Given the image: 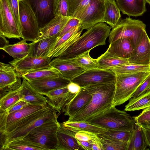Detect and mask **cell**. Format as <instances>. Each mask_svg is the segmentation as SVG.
I'll return each mask as SVG.
<instances>
[{
  "mask_svg": "<svg viewBox=\"0 0 150 150\" xmlns=\"http://www.w3.org/2000/svg\"><path fill=\"white\" fill-rule=\"evenodd\" d=\"M92 96L90 102L73 116L69 122H86L112 107L115 82L90 85L84 87Z\"/></svg>",
  "mask_w": 150,
  "mask_h": 150,
  "instance_id": "cell-1",
  "label": "cell"
},
{
  "mask_svg": "<svg viewBox=\"0 0 150 150\" xmlns=\"http://www.w3.org/2000/svg\"><path fill=\"white\" fill-rule=\"evenodd\" d=\"M56 111L47 105L43 109L25 117L1 134V148L13 141L23 139L34 128L52 120H57Z\"/></svg>",
  "mask_w": 150,
  "mask_h": 150,
  "instance_id": "cell-2",
  "label": "cell"
},
{
  "mask_svg": "<svg viewBox=\"0 0 150 150\" xmlns=\"http://www.w3.org/2000/svg\"><path fill=\"white\" fill-rule=\"evenodd\" d=\"M111 28L104 22L96 24L57 57L60 59L74 58L96 47L105 45Z\"/></svg>",
  "mask_w": 150,
  "mask_h": 150,
  "instance_id": "cell-3",
  "label": "cell"
},
{
  "mask_svg": "<svg viewBox=\"0 0 150 150\" xmlns=\"http://www.w3.org/2000/svg\"><path fill=\"white\" fill-rule=\"evenodd\" d=\"M106 129L132 131L135 121L133 117L125 110H119L115 106L86 121Z\"/></svg>",
  "mask_w": 150,
  "mask_h": 150,
  "instance_id": "cell-4",
  "label": "cell"
},
{
  "mask_svg": "<svg viewBox=\"0 0 150 150\" xmlns=\"http://www.w3.org/2000/svg\"><path fill=\"white\" fill-rule=\"evenodd\" d=\"M150 71L116 75L115 90L112 106L120 105L131 98Z\"/></svg>",
  "mask_w": 150,
  "mask_h": 150,
  "instance_id": "cell-5",
  "label": "cell"
},
{
  "mask_svg": "<svg viewBox=\"0 0 150 150\" xmlns=\"http://www.w3.org/2000/svg\"><path fill=\"white\" fill-rule=\"evenodd\" d=\"M60 124L57 120L47 122L31 130L23 139L35 143L45 150H57Z\"/></svg>",
  "mask_w": 150,
  "mask_h": 150,
  "instance_id": "cell-6",
  "label": "cell"
},
{
  "mask_svg": "<svg viewBox=\"0 0 150 150\" xmlns=\"http://www.w3.org/2000/svg\"><path fill=\"white\" fill-rule=\"evenodd\" d=\"M146 31V25L142 21L127 17L121 20L112 28L109 36V42L110 43L119 38H127L131 40L134 48Z\"/></svg>",
  "mask_w": 150,
  "mask_h": 150,
  "instance_id": "cell-7",
  "label": "cell"
},
{
  "mask_svg": "<svg viewBox=\"0 0 150 150\" xmlns=\"http://www.w3.org/2000/svg\"><path fill=\"white\" fill-rule=\"evenodd\" d=\"M18 3L22 39L34 42L38 38L40 29L37 17L28 1L19 0Z\"/></svg>",
  "mask_w": 150,
  "mask_h": 150,
  "instance_id": "cell-8",
  "label": "cell"
},
{
  "mask_svg": "<svg viewBox=\"0 0 150 150\" xmlns=\"http://www.w3.org/2000/svg\"><path fill=\"white\" fill-rule=\"evenodd\" d=\"M0 35L9 39L23 38L21 29L14 19L8 0H0Z\"/></svg>",
  "mask_w": 150,
  "mask_h": 150,
  "instance_id": "cell-9",
  "label": "cell"
},
{
  "mask_svg": "<svg viewBox=\"0 0 150 150\" xmlns=\"http://www.w3.org/2000/svg\"><path fill=\"white\" fill-rule=\"evenodd\" d=\"M116 76L111 70L97 68L87 70L71 80L82 88L90 85L115 83Z\"/></svg>",
  "mask_w": 150,
  "mask_h": 150,
  "instance_id": "cell-10",
  "label": "cell"
},
{
  "mask_svg": "<svg viewBox=\"0 0 150 150\" xmlns=\"http://www.w3.org/2000/svg\"><path fill=\"white\" fill-rule=\"evenodd\" d=\"M105 0H92L76 18L81 22V30H88L96 24L104 22Z\"/></svg>",
  "mask_w": 150,
  "mask_h": 150,
  "instance_id": "cell-11",
  "label": "cell"
},
{
  "mask_svg": "<svg viewBox=\"0 0 150 150\" xmlns=\"http://www.w3.org/2000/svg\"><path fill=\"white\" fill-rule=\"evenodd\" d=\"M29 105L23 108L10 114L5 112H0V132L3 133L6 129L25 117L39 111L47 105Z\"/></svg>",
  "mask_w": 150,
  "mask_h": 150,
  "instance_id": "cell-12",
  "label": "cell"
},
{
  "mask_svg": "<svg viewBox=\"0 0 150 150\" xmlns=\"http://www.w3.org/2000/svg\"><path fill=\"white\" fill-rule=\"evenodd\" d=\"M52 59L47 57H39L28 55L20 59H13L8 62L21 74L50 66Z\"/></svg>",
  "mask_w": 150,
  "mask_h": 150,
  "instance_id": "cell-13",
  "label": "cell"
},
{
  "mask_svg": "<svg viewBox=\"0 0 150 150\" xmlns=\"http://www.w3.org/2000/svg\"><path fill=\"white\" fill-rule=\"evenodd\" d=\"M83 30L80 25L58 38L55 43L49 51L46 57L52 59L59 56L77 40Z\"/></svg>",
  "mask_w": 150,
  "mask_h": 150,
  "instance_id": "cell-14",
  "label": "cell"
},
{
  "mask_svg": "<svg viewBox=\"0 0 150 150\" xmlns=\"http://www.w3.org/2000/svg\"><path fill=\"white\" fill-rule=\"evenodd\" d=\"M50 65L57 69L63 76L70 80L87 70L80 65L74 58L60 59L55 58L51 60Z\"/></svg>",
  "mask_w": 150,
  "mask_h": 150,
  "instance_id": "cell-15",
  "label": "cell"
},
{
  "mask_svg": "<svg viewBox=\"0 0 150 150\" xmlns=\"http://www.w3.org/2000/svg\"><path fill=\"white\" fill-rule=\"evenodd\" d=\"M77 93L70 92L67 86L54 89L48 92L45 96L47 103L57 112H60Z\"/></svg>",
  "mask_w": 150,
  "mask_h": 150,
  "instance_id": "cell-16",
  "label": "cell"
},
{
  "mask_svg": "<svg viewBox=\"0 0 150 150\" xmlns=\"http://www.w3.org/2000/svg\"><path fill=\"white\" fill-rule=\"evenodd\" d=\"M38 93L45 95L49 91L56 88L67 86L71 81L60 74L59 77L48 78L27 81Z\"/></svg>",
  "mask_w": 150,
  "mask_h": 150,
  "instance_id": "cell-17",
  "label": "cell"
},
{
  "mask_svg": "<svg viewBox=\"0 0 150 150\" xmlns=\"http://www.w3.org/2000/svg\"><path fill=\"white\" fill-rule=\"evenodd\" d=\"M128 61L130 64H150V39L146 31L139 44L133 50Z\"/></svg>",
  "mask_w": 150,
  "mask_h": 150,
  "instance_id": "cell-18",
  "label": "cell"
},
{
  "mask_svg": "<svg viewBox=\"0 0 150 150\" xmlns=\"http://www.w3.org/2000/svg\"><path fill=\"white\" fill-rule=\"evenodd\" d=\"M26 0L30 3L37 17L40 28L54 17L53 0Z\"/></svg>",
  "mask_w": 150,
  "mask_h": 150,
  "instance_id": "cell-19",
  "label": "cell"
},
{
  "mask_svg": "<svg viewBox=\"0 0 150 150\" xmlns=\"http://www.w3.org/2000/svg\"><path fill=\"white\" fill-rule=\"evenodd\" d=\"M70 17L61 15L54 16L49 22L40 28L38 38L35 41L54 36L58 37Z\"/></svg>",
  "mask_w": 150,
  "mask_h": 150,
  "instance_id": "cell-20",
  "label": "cell"
},
{
  "mask_svg": "<svg viewBox=\"0 0 150 150\" xmlns=\"http://www.w3.org/2000/svg\"><path fill=\"white\" fill-rule=\"evenodd\" d=\"M92 96L84 87H82L74 98L62 110L64 115L71 117L80 111L91 100Z\"/></svg>",
  "mask_w": 150,
  "mask_h": 150,
  "instance_id": "cell-21",
  "label": "cell"
},
{
  "mask_svg": "<svg viewBox=\"0 0 150 150\" xmlns=\"http://www.w3.org/2000/svg\"><path fill=\"white\" fill-rule=\"evenodd\" d=\"M75 133L60 124L57 131V150H82L75 137Z\"/></svg>",
  "mask_w": 150,
  "mask_h": 150,
  "instance_id": "cell-22",
  "label": "cell"
},
{
  "mask_svg": "<svg viewBox=\"0 0 150 150\" xmlns=\"http://www.w3.org/2000/svg\"><path fill=\"white\" fill-rule=\"evenodd\" d=\"M117 5L123 14L137 17L142 16L146 11L145 0H116Z\"/></svg>",
  "mask_w": 150,
  "mask_h": 150,
  "instance_id": "cell-23",
  "label": "cell"
},
{
  "mask_svg": "<svg viewBox=\"0 0 150 150\" xmlns=\"http://www.w3.org/2000/svg\"><path fill=\"white\" fill-rule=\"evenodd\" d=\"M21 87L20 100L34 105H44L47 103L46 97L38 93L23 78Z\"/></svg>",
  "mask_w": 150,
  "mask_h": 150,
  "instance_id": "cell-24",
  "label": "cell"
},
{
  "mask_svg": "<svg viewBox=\"0 0 150 150\" xmlns=\"http://www.w3.org/2000/svg\"><path fill=\"white\" fill-rule=\"evenodd\" d=\"M134 49L130 39L122 38L110 43L107 50L118 57L128 59L130 57Z\"/></svg>",
  "mask_w": 150,
  "mask_h": 150,
  "instance_id": "cell-25",
  "label": "cell"
},
{
  "mask_svg": "<svg viewBox=\"0 0 150 150\" xmlns=\"http://www.w3.org/2000/svg\"><path fill=\"white\" fill-rule=\"evenodd\" d=\"M21 74L10 64L0 63V89L16 83Z\"/></svg>",
  "mask_w": 150,
  "mask_h": 150,
  "instance_id": "cell-26",
  "label": "cell"
},
{
  "mask_svg": "<svg viewBox=\"0 0 150 150\" xmlns=\"http://www.w3.org/2000/svg\"><path fill=\"white\" fill-rule=\"evenodd\" d=\"M33 42L27 43L24 39L14 44L8 45L0 50L5 51L14 59L22 58L30 54Z\"/></svg>",
  "mask_w": 150,
  "mask_h": 150,
  "instance_id": "cell-27",
  "label": "cell"
},
{
  "mask_svg": "<svg viewBox=\"0 0 150 150\" xmlns=\"http://www.w3.org/2000/svg\"><path fill=\"white\" fill-rule=\"evenodd\" d=\"M58 39L57 37L54 36L33 42V45L29 55L35 57H46L49 51Z\"/></svg>",
  "mask_w": 150,
  "mask_h": 150,
  "instance_id": "cell-28",
  "label": "cell"
},
{
  "mask_svg": "<svg viewBox=\"0 0 150 150\" xmlns=\"http://www.w3.org/2000/svg\"><path fill=\"white\" fill-rule=\"evenodd\" d=\"M105 6L103 21L113 28L121 20L120 10L115 0H105Z\"/></svg>",
  "mask_w": 150,
  "mask_h": 150,
  "instance_id": "cell-29",
  "label": "cell"
},
{
  "mask_svg": "<svg viewBox=\"0 0 150 150\" xmlns=\"http://www.w3.org/2000/svg\"><path fill=\"white\" fill-rule=\"evenodd\" d=\"M97 59L98 68L104 70H110L116 67L129 63L128 59L116 57L107 50Z\"/></svg>",
  "mask_w": 150,
  "mask_h": 150,
  "instance_id": "cell-30",
  "label": "cell"
},
{
  "mask_svg": "<svg viewBox=\"0 0 150 150\" xmlns=\"http://www.w3.org/2000/svg\"><path fill=\"white\" fill-rule=\"evenodd\" d=\"M61 124L67 129L75 133L79 132H87L98 134H103L107 130L87 122H69L67 121Z\"/></svg>",
  "mask_w": 150,
  "mask_h": 150,
  "instance_id": "cell-31",
  "label": "cell"
},
{
  "mask_svg": "<svg viewBox=\"0 0 150 150\" xmlns=\"http://www.w3.org/2000/svg\"><path fill=\"white\" fill-rule=\"evenodd\" d=\"M147 146L142 127L136 123L126 150H146Z\"/></svg>",
  "mask_w": 150,
  "mask_h": 150,
  "instance_id": "cell-32",
  "label": "cell"
},
{
  "mask_svg": "<svg viewBox=\"0 0 150 150\" xmlns=\"http://www.w3.org/2000/svg\"><path fill=\"white\" fill-rule=\"evenodd\" d=\"M60 73L55 68L49 66L21 74V77L27 81L59 77Z\"/></svg>",
  "mask_w": 150,
  "mask_h": 150,
  "instance_id": "cell-33",
  "label": "cell"
},
{
  "mask_svg": "<svg viewBox=\"0 0 150 150\" xmlns=\"http://www.w3.org/2000/svg\"><path fill=\"white\" fill-rule=\"evenodd\" d=\"M125 106V111L144 109L150 106V90L135 97H132Z\"/></svg>",
  "mask_w": 150,
  "mask_h": 150,
  "instance_id": "cell-34",
  "label": "cell"
},
{
  "mask_svg": "<svg viewBox=\"0 0 150 150\" xmlns=\"http://www.w3.org/2000/svg\"><path fill=\"white\" fill-rule=\"evenodd\" d=\"M21 91L20 86L11 89L0 96V112L6 111L20 100Z\"/></svg>",
  "mask_w": 150,
  "mask_h": 150,
  "instance_id": "cell-35",
  "label": "cell"
},
{
  "mask_svg": "<svg viewBox=\"0 0 150 150\" xmlns=\"http://www.w3.org/2000/svg\"><path fill=\"white\" fill-rule=\"evenodd\" d=\"M1 150H35L45 149L40 145L29 141L21 139L13 141L1 148Z\"/></svg>",
  "mask_w": 150,
  "mask_h": 150,
  "instance_id": "cell-36",
  "label": "cell"
},
{
  "mask_svg": "<svg viewBox=\"0 0 150 150\" xmlns=\"http://www.w3.org/2000/svg\"><path fill=\"white\" fill-rule=\"evenodd\" d=\"M104 150H126L127 143L110 137L103 134H97Z\"/></svg>",
  "mask_w": 150,
  "mask_h": 150,
  "instance_id": "cell-37",
  "label": "cell"
},
{
  "mask_svg": "<svg viewBox=\"0 0 150 150\" xmlns=\"http://www.w3.org/2000/svg\"><path fill=\"white\" fill-rule=\"evenodd\" d=\"M115 75L150 71V64L144 65L128 63L111 69Z\"/></svg>",
  "mask_w": 150,
  "mask_h": 150,
  "instance_id": "cell-38",
  "label": "cell"
},
{
  "mask_svg": "<svg viewBox=\"0 0 150 150\" xmlns=\"http://www.w3.org/2000/svg\"><path fill=\"white\" fill-rule=\"evenodd\" d=\"M70 2V0H53V12L54 16L61 15L69 17Z\"/></svg>",
  "mask_w": 150,
  "mask_h": 150,
  "instance_id": "cell-39",
  "label": "cell"
},
{
  "mask_svg": "<svg viewBox=\"0 0 150 150\" xmlns=\"http://www.w3.org/2000/svg\"><path fill=\"white\" fill-rule=\"evenodd\" d=\"M90 51L86 52L74 58L77 62L87 70L98 68L97 59L91 57Z\"/></svg>",
  "mask_w": 150,
  "mask_h": 150,
  "instance_id": "cell-40",
  "label": "cell"
},
{
  "mask_svg": "<svg viewBox=\"0 0 150 150\" xmlns=\"http://www.w3.org/2000/svg\"><path fill=\"white\" fill-rule=\"evenodd\" d=\"M92 0H70L69 17L76 18Z\"/></svg>",
  "mask_w": 150,
  "mask_h": 150,
  "instance_id": "cell-41",
  "label": "cell"
},
{
  "mask_svg": "<svg viewBox=\"0 0 150 150\" xmlns=\"http://www.w3.org/2000/svg\"><path fill=\"white\" fill-rule=\"evenodd\" d=\"M132 132L122 130L107 129L103 134L112 138L127 143L130 138Z\"/></svg>",
  "mask_w": 150,
  "mask_h": 150,
  "instance_id": "cell-42",
  "label": "cell"
},
{
  "mask_svg": "<svg viewBox=\"0 0 150 150\" xmlns=\"http://www.w3.org/2000/svg\"><path fill=\"white\" fill-rule=\"evenodd\" d=\"M136 123L139 125L150 122V106L144 109L138 115L133 117Z\"/></svg>",
  "mask_w": 150,
  "mask_h": 150,
  "instance_id": "cell-43",
  "label": "cell"
},
{
  "mask_svg": "<svg viewBox=\"0 0 150 150\" xmlns=\"http://www.w3.org/2000/svg\"><path fill=\"white\" fill-rule=\"evenodd\" d=\"M19 0H8L14 19L18 26L21 29L19 16Z\"/></svg>",
  "mask_w": 150,
  "mask_h": 150,
  "instance_id": "cell-44",
  "label": "cell"
},
{
  "mask_svg": "<svg viewBox=\"0 0 150 150\" xmlns=\"http://www.w3.org/2000/svg\"><path fill=\"white\" fill-rule=\"evenodd\" d=\"M80 25L81 22L79 19L76 18L70 17L61 31L58 38H60L72 29Z\"/></svg>",
  "mask_w": 150,
  "mask_h": 150,
  "instance_id": "cell-45",
  "label": "cell"
},
{
  "mask_svg": "<svg viewBox=\"0 0 150 150\" xmlns=\"http://www.w3.org/2000/svg\"><path fill=\"white\" fill-rule=\"evenodd\" d=\"M150 90V74L139 85L134 93L132 97L138 96Z\"/></svg>",
  "mask_w": 150,
  "mask_h": 150,
  "instance_id": "cell-46",
  "label": "cell"
},
{
  "mask_svg": "<svg viewBox=\"0 0 150 150\" xmlns=\"http://www.w3.org/2000/svg\"><path fill=\"white\" fill-rule=\"evenodd\" d=\"M75 137L79 140L89 141L98 137L97 134L87 132H79L75 133Z\"/></svg>",
  "mask_w": 150,
  "mask_h": 150,
  "instance_id": "cell-47",
  "label": "cell"
},
{
  "mask_svg": "<svg viewBox=\"0 0 150 150\" xmlns=\"http://www.w3.org/2000/svg\"><path fill=\"white\" fill-rule=\"evenodd\" d=\"M30 104L25 101L19 100L17 103L7 109L5 112L8 114L20 110Z\"/></svg>",
  "mask_w": 150,
  "mask_h": 150,
  "instance_id": "cell-48",
  "label": "cell"
},
{
  "mask_svg": "<svg viewBox=\"0 0 150 150\" xmlns=\"http://www.w3.org/2000/svg\"><path fill=\"white\" fill-rule=\"evenodd\" d=\"M67 88L69 91L74 94L78 93L81 88L77 84L71 81L67 85Z\"/></svg>",
  "mask_w": 150,
  "mask_h": 150,
  "instance_id": "cell-49",
  "label": "cell"
},
{
  "mask_svg": "<svg viewBox=\"0 0 150 150\" xmlns=\"http://www.w3.org/2000/svg\"><path fill=\"white\" fill-rule=\"evenodd\" d=\"M92 142V150H104L103 144L98 137L91 140Z\"/></svg>",
  "mask_w": 150,
  "mask_h": 150,
  "instance_id": "cell-50",
  "label": "cell"
},
{
  "mask_svg": "<svg viewBox=\"0 0 150 150\" xmlns=\"http://www.w3.org/2000/svg\"><path fill=\"white\" fill-rule=\"evenodd\" d=\"M78 143L82 150H92V141H83L77 139Z\"/></svg>",
  "mask_w": 150,
  "mask_h": 150,
  "instance_id": "cell-51",
  "label": "cell"
},
{
  "mask_svg": "<svg viewBox=\"0 0 150 150\" xmlns=\"http://www.w3.org/2000/svg\"><path fill=\"white\" fill-rule=\"evenodd\" d=\"M141 126L142 129L146 143L147 146L150 148V128Z\"/></svg>",
  "mask_w": 150,
  "mask_h": 150,
  "instance_id": "cell-52",
  "label": "cell"
},
{
  "mask_svg": "<svg viewBox=\"0 0 150 150\" xmlns=\"http://www.w3.org/2000/svg\"><path fill=\"white\" fill-rule=\"evenodd\" d=\"M9 42L6 37L0 35V49L9 45Z\"/></svg>",
  "mask_w": 150,
  "mask_h": 150,
  "instance_id": "cell-53",
  "label": "cell"
},
{
  "mask_svg": "<svg viewBox=\"0 0 150 150\" xmlns=\"http://www.w3.org/2000/svg\"><path fill=\"white\" fill-rule=\"evenodd\" d=\"M140 125L150 128V122Z\"/></svg>",
  "mask_w": 150,
  "mask_h": 150,
  "instance_id": "cell-54",
  "label": "cell"
},
{
  "mask_svg": "<svg viewBox=\"0 0 150 150\" xmlns=\"http://www.w3.org/2000/svg\"><path fill=\"white\" fill-rule=\"evenodd\" d=\"M146 2L147 3L150 5V0H145Z\"/></svg>",
  "mask_w": 150,
  "mask_h": 150,
  "instance_id": "cell-55",
  "label": "cell"
}]
</instances>
